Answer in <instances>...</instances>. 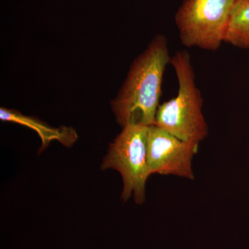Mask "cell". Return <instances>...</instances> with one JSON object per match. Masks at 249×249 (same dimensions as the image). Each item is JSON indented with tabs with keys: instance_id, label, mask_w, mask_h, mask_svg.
I'll use <instances>...</instances> for the list:
<instances>
[{
	"instance_id": "cell-4",
	"label": "cell",
	"mask_w": 249,
	"mask_h": 249,
	"mask_svg": "<svg viewBox=\"0 0 249 249\" xmlns=\"http://www.w3.org/2000/svg\"><path fill=\"white\" fill-rule=\"evenodd\" d=\"M237 1L184 0L175 16L183 45L217 50L224 42Z\"/></svg>"
},
{
	"instance_id": "cell-6",
	"label": "cell",
	"mask_w": 249,
	"mask_h": 249,
	"mask_svg": "<svg viewBox=\"0 0 249 249\" xmlns=\"http://www.w3.org/2000/svg\"><path fill=\"white\" fill-rule=\"evenodd\" d=\"M0 119L4 122L22 124L36 131L42 141L40 152L45 150L52 141H58L62 145L71 147L78 139L76 130L72 127L66 126L53 127L35 117L24 115L15 109L1 107Z\"/></svg>"
},
{
	"instance_id": "cell-2",
	"label": "cell",
	"mask_w": 249,
	"mask_h": 249,
	"mask_svg": "<svg viewBox=\"0 0 249 249\" xmlns=\"http://www.w3.org/2000/svg\"><path fill=\"white\" fill-rule=\"evenodd\" d=\"M178 77V95L160 105L155 124L186 142L199 143L209 134L202 113L203 100L196 83V75L187 51L177 52L170 60Z\"/></svg>"
},
{
	"instance_id": "cell-1",
	"label": "cell",
	"mask_w": 249,
	"mask_h": 249,
	"mask_svg": "<svg viewBox=\"0 0 249 249\" xmlns=\"http://www.w3.org/2000/svg\"><path fill=\"white\" fill-rule=\"evenodd\" d=\"M170 60L168 42L163 35L154 37L145 52L134 60L122 88L111 102L116 121L122 127L155 124L163 75Z\"/></svg>"
},
{
	"instance_id": "cell-3",
	"label": "cell",
	"mask_w": 249,
	"mask_h": 249,
	"mask_svg": "<svg viewBox=\"0 0 249 249\" xmlns=\"http://www.w3.org/2000/svg\"><path fill=\"white\" fill-rule=\"evenodd\" d=\"M148 126L129 124L109 145L103 159L102 169H114L121 174L124 182L123 200L133 195L134 201L142 204L145 199V185L152 175L147 163Z\"/></svg>"
},
{
	"instance_id": "cell-7",
	"label": "cell",
	"mask_w": 249,
	"mask_h": 249,
	"mask_svg": "<svg viewBox=\"0 0 249 249\" xmlns=\"http://www.w3.org/2000/svg\"><path fill=\"white\" fill-rule=\"evenodd\" d=\"M224 42L249 49V0H237L232 9Z\"/></svg>"
},
{
	"instance_id": "cell-5",
	"label": "cell",
	"mask_w": 249,
	"mask_h": 249,
	"mask_svg": "<svg viewBox=\"0 0 249 249\" xmlns=\"http://www.w3.org/2000/svg\"><path fill=\"white\" fill-rule=\"evenodd\" d=\"M199 144L181 140L155 124L148 126L147 163L150 172L193 179L192 161Z\"/></svg>"
}]
</instances>
